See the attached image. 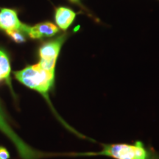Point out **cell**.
<instances>
[{"mask_svg": "<svg viewBox=\"0 0 159 159\" xmlns=\"http://www.w3.org/2000/svg\"><path fill=\"white\" fill-rule=\"evenodd\" d=\"M76 13L71 9L59 7L55 11V21L61 29L66 30L74 21Z\"/></svg>", "mask_w": 159, "mask_h": 159, "instance_id": "obj_8", "label": "cell"}, {"mask_svg": "<svg viewBox=\"0 0 159 159\" xmlns=\"http://www.w3.org/2000/svg\"><path fill=\"white\" fill-rule=\"evenodd\" d=\"M11 72V67L8 55L3 49L0 48V82L5 80L11 90L13 96H15L12 86Z\"/></svg>", "mask_w": 159, "mask_h": 159, "instance_id": "obj_7", "label": "cell"}, {"mask_svg": "<svg viewBox=\"0 0 159 159\" xmlns=\"http://www.w3.org/2000/svg\"><path fill=\"white\" fill-rule=\"evenodd\" d=\"M30 26L21 23L16 11L13 9L2 8L0 11V30L5 32L20 30L27 35Z\"/></svg>", "mask_w": 159, "mask_h": 159, "instance_id": "obj_5", "label": "cell"}, {"mask_svg": "<svg viewBox=\"0 0 159 159\" xmlns=\"http://www.w3.org/2000/svg\"><path fill=\"white\" fill-rule=\"evenodd\" d=\"M6 33L16 43H21L26 41V35H27L20 30H13L6 32Z\"/></svg>", "mask_w": 159, "mask_h": 159, "instance_id": "obj_9", "label": "cell"}, {"mask_svg": "<svg viewBox=\"0 0 159 159\" xmlns=\"http://www.w3.org/2000/svg\"><path fill=\"white\" fill-rule=\"evenodd\" d=\"M10 154L8 151L3 147H0V159H9Z\"/></svg>", "mask_w": 159, "mask_h": 159, "instance_id": "obj_10", "label": "cell"}, {"mask_svg": "<svg viewBox=\"0 0 159 159\" xmlns=\"http://www.w3.org/2000/svg\"><path fill=\"white\" fill-rule=\"evenodd\" d=\"M0 113H1L2 114V115H4V116H5V111H3V108H2V105H1V103H0Z\"/></svg>", "mask_w": 159, "mask_h": 159, "instance_id": "obj_11", "label": "cell"}, {"mask_svg": "<svg viewBox=\"0 0 159 159\" xmlns=\"http://www.w3.org/2000/svg\"><path fill=\"white\" fill-rule=\"evenodd\" d=\"M0 130L11 139V142L15 145L20 156L23 159H41L51 156V153L40 152L31 148L25 142H24L11 128L8 123L6 122L5 116L1 113H0Z\"/></svg>", "mask_w": 159, "mask_h": 159, "instance_id": "obj_3", "label": "cell"}, {"mask_svg": "<svg viewBox=\"0 0 159 159\" xmlns=\"http://www.w3.org/2000/svg\"><path fill=\"white\" fill-rule=\"evenodd\" d=\"M13 74H14L16 79L18 80L20 83H22L27 88L36 91L40 94L42 95V97L49 104L52 111L54 113L55 116L67 130L71 131V133L76 135L79 138L89 139V141H91V139H89L84 135L80 134L78 131H77L75 129L71 128L70 125L67 124L60 116V115L57 114L52 104L50 99H49V93L51 89L54 87L55 73L45 70L40 66L39 63H37L35 65L27 66L22 70L14 71Z\"/></svg>", "mask_w": 159, "mask_h": 159, "instance_id": "obj_1", "label": "cell"}, {"mask_svg": "<svg viewBox=\"0 0 159 159\" xmlns=\"http://www.w3.org/2000/svg\"><path fill=\"white\" fill-rule=\"evenodd\" d=\"M101 145L102 150L91 151V156H105L112 159H159V152L140 140Z\"/></svg>", "mask_w": 159, "mask_h": 159, "instance_id": "obj_2", "label": "cell"}, {"mask_svg": "<svg viewBox=\"0 0 159 159\" xmlns=\"http://www.w3.org/2000/svg\"><path fill=\"white\" fill-rule=\"evenodd\" d=\"M72 2H75V3H79V0H71Z\"/></svg>", "mask_w": 159, "mask_h": 159, "instance_id": "obj_12", "label": "cell"}, {"mask_svg": "<svg viewBox=\"0 0 159 159\" xmlns=\"http://www.w3.org/2000/svg\"><path fill=\"white\" fill-rule=\"evenodd\" d=\"M65 39L66 35H63L56 39L44 43L40 47V61L38 63L41 68L55 73L56 61Z\"/></svg>", "mask_w": 159, "mask_h": 159, "instance_id": "obj_4", "label": "cell"}, {"mask_svg": "<svg viewBox=\"0 0 159 159\" xmlns=\"http://www.w3.org/2000/svg\"><path fill=\"white\" fill-rule=\"evenodd\" d=\"M57 32H58V28L54 24L43 22L38 24L33 27H30L27 35L33 39H40L53 36Z\"/></svg>", "mask_w": 159, "mask_h": 159, "instance_id": "obj_6", "label": "cell"}]
</instances>
